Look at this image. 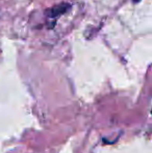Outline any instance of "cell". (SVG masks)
I'll return each instance as SVG.
<instances>
[{
    "label": "cell",
    "mask_w": 152,
    "mask_h": 153,
    "mask_svg": "<svg viewBox=\"0 0 152 153\" xmlns=\"http://www.w3.org/2000/svg\"><path fill=\"white\" fill-rule=\"evenodd\" d=\"M69 8H70V5L68 3H61V4H57V5L53 6V7L49 8L47 14H48L49 18H56V17L65 14Z\"/></svg>",
    "instance_id": "cell-1"
}]
</instances>
